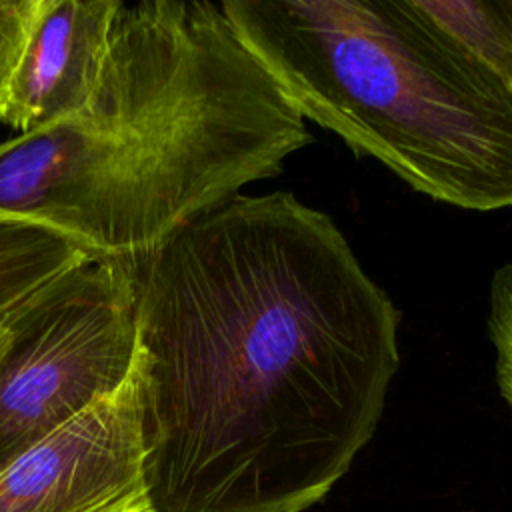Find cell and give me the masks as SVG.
<instances>
[{"label":"cell","mask_w":512,"mask_h":512,"mask_svg":"<svg viewBox=\"0 0 512 512\" xmlns=\"http://www.w3.org/2000/svg\"><path fill=\"white\" fill-rule=\"evenodd\" d=\"M150 512H304L374 438L400 310L332 216L236 194L134 268Z\"/></svg>","instance_id":"6da1fadb"},{"label":"cell","mask_w":512,"mask_h":512,"mask_svg":"<svg viewBox=\"0 0 512 512\" xmlns=\"http://www.w3.org/2000/svg\"><path fill=\"white\" fill-rule=\"evenodd\" d=\"M312 142L222 2H122L86 106L0 142V214L134 268Z\"/></svg>","instance_id":"7a4b0ae2"},{"label":"cell","mask_w":512,"mask_h":512,"mask_svg":"<svg viewBox=\"0 0 512 512\" xmlns=\"http://www.w3.org/2000/svg\"><path fill=\"white\" fill-rule=\"evenodd\" d=\"M304 120L464 210L512 208V88L416 0H228Z\"/></svg>","instance_id":"3957f363"},{"label":"cell","mask_w":512,"mask_h":512,"mask_svg":"<svg viewBox=\"0 0 512 512\" xmlns=\"http://www.w3.org/2000/svg\"><path fill=\"white\" fill-rule=\"evenodd\" d=\"M136 354L130 266L90 260L44 290L0 356V468L116 392Z\"/></svg>","instance_id":"277c9868"},{"label":"cell","mask_w":512,"mask_h":512,"mask_svg":"<svg viewBox=\"0 0 512 512\" xmlns=\"http://www.w3.org/2000/svg\"><path fill=\"white\" fill-rule=\"evenodd\" d=\"M0 512H150L136 366L116 392L0 468Z\"/></svg>","instance_id":"5b68a950"},{"label":"cell","mask_w":512,"mask_h":512,"mask_svg":"<svg viewBox=\"0 0 512 512\" xmlns=\"http://www.w3.org/2000/svg\"><path fill=\"white\" fill-rule=\"evenodd\" d=\"M122 0H40L2 124L18 134L78 112L100 80Z\"/></svg>","instance_id":"8992f818"},{"label":"cell","mask_w":512,"mask_h":512,"mask_svg":"<svg viewBox=\"0 0 512 512\" xmlns=\"http://www.w3.org/2000/svg\"><path fill=\"white\" fill-rule=\"evenodd\" d=\"M90 260L94 258L68 236L0 214V322Z\"/></svg>","instance_id":"52a82bcc"},{"label":"cell","mask_w":512,"mask_h":512,"mask_svg":"<svg viewBox=\"0 0 512 512\" xmlns=\"http://www.w3.org/2000/svg\"><path fill=\"white\" fill-rule=\"evenodd\" d=\"M468 54L512 88V0H416Z\"/></svg>","instance_id":"ba28073f"},{"label":"cell","mask_w":512,"mask_h":512,"mask_svg":"<svg viewBox=\"0 0 512 512\" xmlns=\"http://www.w3.org/2000/svg\"><path fill=\"white\" fill-rule=\"evenodd\" d=\"M486 326L496 352V386L502 400L512 408V260L492 274Z\"/></svg>","instance_id":"9c48e42d"},{"label":"cell","mask_w":512,"mask_h":512,"mask_svg":"<svg viewBox=\"0 0 512 512\" xmlns=\"http://www.w3.org/2000/svg\"><path fill=\"white\" fill-rule=\"evenodd\" d=\"M40 0H0V122H4L12 78L28 42Z\"/></svg>","instance_id":"30bf717a"},{"label":"cell","mask_w":512,"mask_h":512,"mask_svg":"<svg viewBox=\"0 0 512 512\" xmlns=\"http://www.w3.org/2000/svg\"><path fill=\"white\" fill-rule=\"evenodd\" d=\"M34 302V300H32ZM26 308V306H24ZM24 308L22 310H18L16 314H12L10 318H6V320H2L0 322V342H4L12 332H14V328H16V322H18V316L24 312Z\"/></svg>","instance_id":"8fae6325"},{"label":"cell","mask_w":512,"mask_h":512,"mask_svg":"<svg viewBox=\"0 0 512 512\" xmlns=\"http://www.w3.org/2000/svg\"><path fill=\"white\" fill-rule=\"evenodd\" d=\"M18 318H20V316H18ZM16 324H18V322H16ZM14 332H16V328H14ZM14 332H12V334H10V336H8V338H6V340H4V342H0V356H2V352H4V348H6V346H8V342H10V340H12V336H14Z\"/></svg>","instance_id":"7c38bea8"}]
</instances>
